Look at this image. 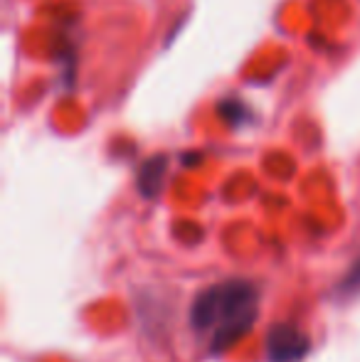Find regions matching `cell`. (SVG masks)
I'll list each match as a JSON object with an SVG mask.
<instances>
[{
	"mask_svg": "<svg viewBox=\"0 0 360 362\" xmlns=\"http://www.w3.org/2000/svg\"><path fill=\"white\" fill-rule=\"evenodd\" d=\"M260 315V291L252 281L232 279L197 293L190 308V325L207 340L212 353L232 348Z\"/></svg>",
	"mask_w": 360,
	"mask_h": 362,
	"instance_id": "obj_1",
	"label": "cell"
},
{
	"mask_svg": "<svg viewBox=\"0 0 360 362\" xmlns=\"http://www.w3.org/2000/svg\"><path fill=\"white\" fill-rule=\"evenodd\" d=\"M311 350V340L296 325H274L267 338L269 362H301Z\"/></svg>",
	"mask_w": 360,
	"mask_h": 362,
	"instance_id": "obj_2",
	"label": "cell"
},
{
	"mask_svg": "<svg viewBox=\"0 0 360 362\" xmlns=\"http://www.w3.org/2000/svg\"><path fill=\"white\" fill-rule=\"evenodd\" d=\"M163 175H166V158H151V160L141 168V175H139L141 192H144L146 197L158 195Z\"/></svg>",
	"mask_w": 360,
	"mask_h": 362,
	"instance_id": "obj_3",
	"label": "cell"
},
{
	"mask_svg": "<svg viewBox=\"0 0 360 362\" xmlns=\"http://www.w3.org/2000/svg\"><path fill=\"white\" fill-rule=\"evenodd\" d=\"M341 291H346V293H351V296L360 291V262L353 267V272L346 276V281L341 284Z\"/></svg>",
	"mask_w": 360,
	"mask_h": 362,
	"instance_id": "obj_4",
	"label": "cell"
}]
</instances>
